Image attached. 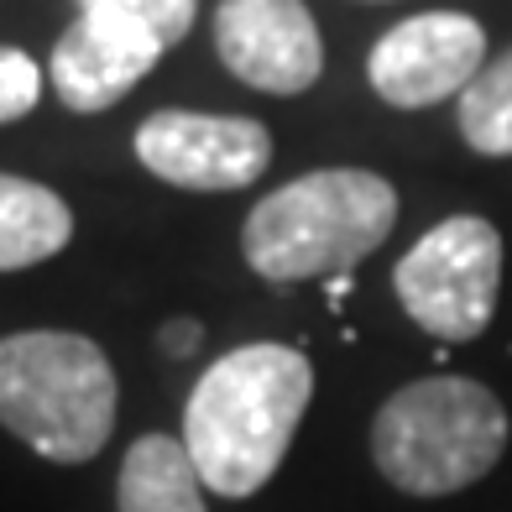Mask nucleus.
Here are the masks:
<instances>
[{
	"mask_svg": "<svg viewBox=\"0 0 512 512\" xmlns=\"http://www.w3.org/2000/svg\"><path fill=\"white\" fill-rule=\"evenodd\" d=\"M162 351L168 356H194L199 351V324L194 319H173L168 330H162Z\"/></svg>",
	"mask_w": 512,
	"mask_h": 512,
	"instance_id": "15",
	"label": "nucleus"
},
{
	"mask_svg": "<svg viewBox=\"0 0 512 512\" xmlns=\"http://www.w3.org/2000/svg\"><path fill=\"white\" fill-rule=\"evenodd\" d=\"M403 314L429 330L434 340H476L497 309L502 288V236L492 220L481 215H450L439 220L429 236L392 272Z\"/></svg>",
	"mask_w": 512,
	"mask_h": 512,
	"instance_id": "5",
	"label": "nucleus"
},
{
	"mask_svg": "<svg viewBox=\"0 0 512 512\" xmlns=\"http://www.w3.org/2000/svg\"><path fill=\"white\" fill-rule=\"evenodd\" d=\"M204 492L209 486L199 481V465L189 460L183 439L142 434V439H131V450H126L115 507L121 512H209Z\"/></svg>",
	"mask_w": 512,
	"mask_h": 512,
	"instance_id": "10",
	"label": "nucleus"
},
{
	"mask_svg": "<svg viewBox=\"0 0 512 512\" xmlns=\"http://www.w3.org/2000/svg\"><path fill=\"white\" fill-rule=\"evenodd\" d=\"M398 225V189L371 168H319L256 199L241 251L267 283L340 277Z\"/></svg>",
	"mask_w": 512,
	"mask_h": 512,
	"instance_id": "2",
	"label": "nucleus"
},
{
	"mask_svg": "<svg viewBox=\"0 0 512 512\" xmlns=\"http://www.w3.org/2000/svg\"><path fill=\"white\" fill-rule=\"evenodd\" d=\"M460 136L481 157H512V48L460 89Z\"/></svg>",
	"mask_w": 512,
	"mask_h": 512,
	"instance_id": "12",
	"label": "nucleus"
},
{
	"mask_svg": "<svg viewBox=\"0 0 512 512\" xmlns=\"http://www.w3.org/2000/svg\"><path fill=\"white\" fill-rule=\"evenodd\" d=\"M309 398L314 366L304 351L272 340L225 351L183 408V450L199 465V481L236 502L256 497L283 465Z\"/></svg>",
	"mask_w": 512,
	"mask_h": 512,
	"instance_id": "1",
	"label": "nucleus"
},
{
	"mask_svg": "<svg viewBox=\"0 0 512 512\" xmlns=\"http://www.w3.org/2000/svg\"><path fill=\"white\" fill-rule=\"evenodd\" d=\"M507 450V408L471 377L398 387L371 424V460L408 497H450L481 481Z\"/></svg>",
	"mask_w": 512,
	"mask_h": 512,
	"instance_id": "4",
	"label": "nucleus"
},
{
	"mask_svg": "<svg viewBox=\"0 0 512 512\" xmlns=\"http://www.w3.org/2000/svg\"><path fill=\"white\" fill-rule=\"evenodd\" d=\"M162 53H168V42L152 37L147 27H131V21H115L100 11H79L74 27L58 37L48 79L68 110L95 115L110 110L115 100H126L152 74Z\"/></svg>",
	"mask_w": 512,
	"mask_h": 512,
	"instance_id": "9",
	"label": "nucleus"
},
{
	"mask_svg": "<svg viewBox=\"0 0 512 512\" xmlns=\"http://www.w3.org/2000/svg\"><path fill=\"white\" fill-rule=\"evenodd\" d=\"M142 168L173 189L230 194L251 189L272 162V131L246 115H199V110H157L136 126Z\"/></svg>",
	"mask_w": 512,
	"mask_h": 512,
	"instance_id": "6",
	"label": "nucleus"
},
{
	"mask_svg": "<svg viewBox=\"0 0 512 512\" xmlns=\"http://www.w3.org/2000/svg\"><path fill=\"white\" fill-rule=\"evenodd\" d=\"M215 53L262 95H304L324 74V42L304 0H220Z\"/></svg>",
	"mask_w": 512,
	"mask_h": 512,
	"instance_id": "8",
	"label": "nucleus"
},
{
	"mask_svg": "<svg viewBox=\"0 0 512 512\" xmlns=\"http://www.w3.org/2000/svg\"><path fill=\"white\" fill-rule=\"evenodd\" d=\"M115 403V366L89 335L21 330L0 340V424L42 460H95L110 445Z\"/></svg>",
	"mask_w": 512,
	"mask_h": 512,
	"instance_id": "3",
	"label": "nucleus"
},
{
	"mask_svg": "<svg viewBox=\"0 0 512 512\" xmlns=\"http://www.w3.org/2000/svg\"><path fill=\"white\" fill-rule=\"evenodd\" d=\"M74 241L68 204L32 178L0 173V272H21L58 256Z\"/></svg>",
	"mask_w": 512,
	"mask_h": 512,
	"instance_id": "11",
	"label": "nucleus"
},
{
	"mask_svg": "<svg viewBox=\"0 0 512 512\" xmlns=\"http://www.w3.org/2000/svg\"><path fill=\"white\" fill-rule=\"evenodd\" d=\"M37 95H42V68L21 48H0V126L32 115Z\"/></svg>",
	"mask_w": 512,
	"mask_h": 512,
	"instance_id": "14",
	"label": "nucleus"
},
{
	"mask_svg": "<svg viewBox=\"0 0 512 512\" xmlns=\"http://www.w3.org/2000/svg\"><path fill=\"white\" fill-rule=\"evenodd\" d=\"M79 11H100L115 21H131V27H147L168 48L183 42L194 27V0H79Z\"/></svg>",
	"mask_w": 512,
	"mask_h": 512,
	"instance_id": "13",
	"label": "nucleus"
},
{
	"mask_svg": "<svg viewBox=\"0 0 512 512\" xmlns=\"http://www.w3.org/2000/svg\"><path fill=\"white\" fill-rule=\"evenodd\" d=\"M481 68H486L481 21L460 11H424L382 32V42L366 58V79L392 110H424L460 95Z\"/></svg>",
	"mask_w": 512,
	"mask_h": 512,
	"instance_id": "7",
	"label": "nucleus"
}]
</instances>
